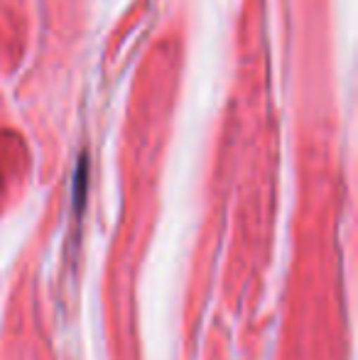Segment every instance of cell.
<instances>
[{
    "mask_svg": "<svg viewBox=\"0 0 358 360\" xmlns=\"http://www.w3.org/2000/svg\"><path fill=\"white\" fill-rule=\"evenodd\" d=\"M87 179H89V162L87 157L79 160L77 174H74V209L82 211V201L87 196Z\"/></svg>",
    "mask_w": 358,
    "mask_h": 360,
    "instance_id": "6da1fadb",
    "label": "cell"
}]
</instances>
